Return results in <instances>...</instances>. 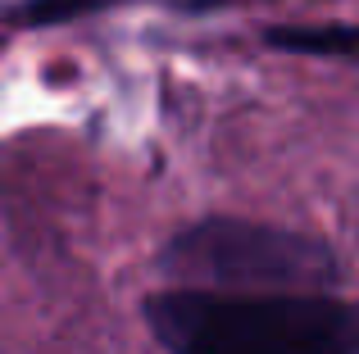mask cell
Segmentation results:
<instances>
[{"mask_svg": "<svg viewBox=\"0 0 359 354\" xmlns=\"http://www.w3.org/2000/svg\"><path fill=\"white\" fill-rule=\"evenodd\" d=\"M141 313L168 354H359V304L337 295L159 291Z\"/></svg>", "mask_w": 359, "mask_h": 354, "instance_id": "cell-1", "label": "cell"}, {"mask_svg": "<svg viewBox=\"0 0 359 354\" xmlns=\"http://www.w3.org/2000/svg\"><path fill=\"white\" fill-rule=\"evenodd\" d=\"M264 41L287 55H323V59H359V23H296L269 27Z\"/></svg>", "mask_w": 359, "mask_h": 354, "instance_id": "cell-3", "label": "cell"}, {"mask_svg": "<svg viewBox=\"0 0 359 354\" xmlns=\"http://www.w3.org/2000/svg\"><path fill=\"white\" fill-rule=\"evenodd\" d=\"M177 291L214 295H323L341 277L332 250L296 227L250 218H205L177 232L159 255Z\"/></svg>", "mask_w": 359, "mask_h": 354, "instance_id": "cell-2", "label": "cell"}, {"mask_svg": "<svg viewBox=\"0 0 359 354\" xmlns=\"http://www.w3.org/2000/svg\"><path fill=\"white\" fill-rule=\"evenodd\" d=\"M128 5V0H23L18 5V23L27 27H55V23H73V18L100 14V9Z\"/></svg>", "mask_w": 359, "mask_h": 354, "instance_id": "cell-4", "label": "cell"}]
</instances>
